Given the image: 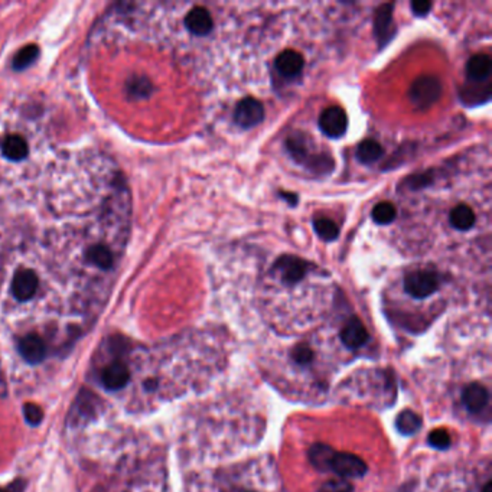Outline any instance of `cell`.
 Wrapping results in <instances>:
<instances>
[{"mask_svg": "<svg viewBox=\"0 0 492 492\" xmlns=\"http://www.w3.org/2000/svg\"><path fill=\"white\" fill-rule=\"evenodd\" d=\"M396 425H397V430L401 435L410 436V435H414V433H417L420 430L421 419L413 410H404V412H401L399 414Z\"/></svg>", "mask_w": 492, "mask_h": 492, "instance_id": "cell-18", "label": "cell"}, {"mask_svg": "<svg viewBox=\"0 0 492 492\" xmlns=\"http://www.w3.org/2000/svg\"><path fill=\"white\" fill-rule=\"evenodd\" d=\"M442 277L435 270H416L404 277V291L414 299H426L437 289Z\"/></svg>", "mask_w": 492, "mask_h": 492, "instance_id": "cell-4", "label": "cell"}, {"mask_svg": "<svg viewBox=\"0 0 492 492\" xmlns=\"http://www.w3.org/2000/svg\"><path fill=\"white\" fill-rule=\"evenodd\" d=\"M0 492H5V491H0Z\"/></svg>", "mask_w": 492, "mask_h": 492, "instance_id": "cell-28", "label": "cell"}, {"mask_svg": "<svg viewBox=\"0 0 492 492\" xmlns=\"http://www.w3.org/2000/svg\"><path fill=\"white\" fill-rule=\"evenodd\" d=\"M318 492H354V486L348 480L335 478L322 484Z\"/></svg>", "mask_w": 492, "mask_h": 492, "instance_id": "cell-23", "label": "cell"}, {"mask_svg": "<svg viewBox=\"0 0 492 492\" xmlns=\"http://www.w3.org/2000/svg\"><path fill=\"white\" fill-rule=\"evenodd\" d=\"M339 338L348 349H358L368 343L370 335L358 318H351L339 332Z\"/></svg>", "mask_w": 492, "mask_h": 492, "instance_id": "cell-10", "label": "cell"}, {"mask_svg": "<svg viewBox=\"0 0 492 492\" xmlns=\"http://www.w3.org/2000/svg\"><path fill=\"white\" fill-rule=\"evenodd\" d=\"M24 416L30 426H37L44 419V412L39 406L33 403H26L24 406Z\"/></svg>", "mask_w": 492, "mask_h": 492, "instance_id": "cell-24", "label": "cell"}, {"mask_svg": "<svg viewBox=\"0 0 492 492\" xmlns=\"http://www.w3.org/2000/svg\"><path fill=\"white\" fill-rule=\"evenodd\" d=\"M264 118V107L257 98L246 97L234 109V122L242 129H251L260 125Z\"/></svg>", "mask_w": 492, "mask_h": 492, "instance_id": "cell-6", "label": "cell"}, {"mask_svg": "<svg viewBox=\"0 0 492 492\" xmlns=\"http://www.w3.org/2000/svg\"><path fill=\"white\" fill-rule=\"evenodd\" d=\"M286 149L296 163L303 165L315 174H329L334 169V159L328 155H312L307 147V142L300 138H289Z\"/></svg>", "mask_w": 492, "mask_h": 492, "instance_id": "cell-2", "label": "cell"}, {"mask_svg": "<svg viewBox=\"0 0 492 492\" xmlns=\"http://www.w3.org/2000/svg\"><path fill=\"white\" fill-rule=\"evenodd\" d=\"M482 492H491V481H488V482L484 485Z\"/></svg>", "mask_w": 492, "mask_h": 492, "instance_id": "cell-27", "label": "cell"}, {"mask_svg": "<svg viewBox=\"0 0 492 492\" xmlns=\"http://www.w3.org/2000/svg\"><path fill=\"white\" fill-rule=\"evenodd\" d=\"M442 94V82L435 75H420L413 81L409 90L410 101L420 110L430 109L437 103Z\"/></svg>", "mask_w": 492, "mask_h": 492, "instance_id": "cell-3", "label": "cell"}, {"mask_svg": "<svg viewBox=\"0 0 492 492\" xmlns=\"http://www.w3.org/2000/svg\"><path fill=\"white\" fill-rule=\"evenodd\" d=\"M18 348H19V352H21L22 357L29 364L41 363L46 355V347L41 339V336H38L37 334H29L25 338H22Z\"/></svg>", "mask_w": 492, "mask_h": 492, "instance_id": "cell-14", "label": "cell"}, {"mask_svg": "<svg viewBox=\"0 0 492 492\" xmlns=\"http://www.w3.org/2000/svg\"><path fill=\"white\" fill-rule=\"evenodd\" d=\"M491 70V58L486 54H477L466 62V78L468 81L482 84L489 78Z\"/></svg>", "mask_w": 492, "mask_h": 492, "instance_id": "cell-15", "label": "cell"}, {"mask_svg": "<svg viewBox=\"0 0 492 492\" xmlns=\"http://www.w3.org/2000/svg\"><path fill=\"white\" fill-rule=\"evenodd\" d=\"M489 399H491L489 390L480 383H471L464 388V392L461 394L462 404L472 414H480L488 410Z\"/></svg>", "mask_w": 492, "mask_h": 492, "instance_id": "cell-8", "label": "cell"}, {"mask_svg": "<svg viewBox=\"0 0 492 492\" xmlns=\"http://www.w3.org/2000/svg\"><path fill=\"white\" fill-rule=\"evenodd\" d=\"M291 357L299 367H309L315 363L316 354L312 347H309L307 344H300L292 351Z\"/></svg>", "mask_w": 492, "mask_h": 492, "instance_id": "cell-21", "label": "cell"}, {"mask_svg": "<svg viewBox=\"0 0 492 492\" xmlns=\"http://www.w3.org/2000/svg\"><path fill=\"white\" fill-rule=\"evenodd\" d=\"M475 221H477L475 212L472 211V208L465 206V203L456 206L449 214V223L457 231L471 230L475 226Z\"/></svg>", "mask_w": 492, "mask_h": 492, "instance_id": "cell-16", "label": "cell"}, {"mask_svg": "<svg viewBox=\"0 0 492 492\" xmlns=\"http://www.w3.org/2000/svg\"><path fill=\"white\" fill-rule=\"evenodd\" d=\"M432 6V2H428V0H414L412 3V10L419 18H423V16L429 15Z\"/></svg>", "mask_w": 492, "mask_h": 492, "instance_id": "cell-25", "label": "cell"}, {"mask_svg": "<svg viewBox=\"0 0 492 492\" xmlns=\"http://www.w3.org/2000/svg\"><path fill=\"white\" fill-rule=\"evenodd\" d=\"M280 197H282L283 199H286L287 202H289V206H291V207H295V206H298V202H299V198H298V195H296V194H289V192H280Z\"/></svg>", "mask_w": 492, "mask_h": 492, "instance_id": "cell-26", "label": "cell"}, {"mask_svg": "<svg viewBox=\"0 0 492 492\" xmlns=\"http://www.w3.org/2000/svg\"><path fill=\"white\" fill-rule=\"evenodd\" d=\"M393 8L394 5L385 3L376 10L374 16V33L376 39L379 41L380 48H383L394 33V22H393Z\"/></svg>", "mask_w": 492, "mask_h": 492, "instance_id": "cell-11", "label": "cell"}, {"mask_svg": "<svg viewBox=\"0 0 492 492\" xmlns=\"http://www.w3.org/2000/svg\"><path fill=\"white\" fill-rule=\"evenodd\" d=\"M371 217H372V219H374L376 224L387 226V224H392L396 219L397 210L392 202L384 201V202L377 203V206L372 208Z\"/></svg>", "mask_w": 492, "mask_h": 492, "instance_id": "cell-19", "label": "cell"}, {"mask_svg": "<svg viewBox=\"0 0 492 492\" xmlns=\"http://www.w3.org/2000/svg\"><path fill=\"white\" fill-rule=\"evenodd\" d=\"M275 65H276V70L283 77L293 78L302 73L304 66V60L299 53H296V51L286 49L282 54L277 55Z\"/></svg>", "mask_w": 492, "mask_h": 492, "instance_id": "cell-12", "label": "cell"}, {"mask_svg": "<svg viewBox=\"0 0 492 492\" xmlns=\"http://www.w3.org/2000/svg\"><path fill=\"white\" fill-rule=\"evenodd\" d=\"M273 271L280 276L282 282L286 284H298L300 283L308 273V263L300 257L284 254L280 256L273 264Z\"/></svg>", "mask_w": 492, "mask_h": 492, "instance_id": "cell-5", "label": "cell"}, {"mask_svg": "<svg viewBox=\"0 0 492 492\" xmlns=\"http://www.w3.org/2000/svg\"><path fill=\"white\" fill-rule=\"evenodd\" d=\"M428 442L432 448L435 449H439V450H445L450 446L452 444V439H450V435L444 430V429H437V430H433L429 437H428Z\"/></svg>", "mask_w": 492, "mask_h": 492, "instance_id": "cell-22", "label": "cell"}, {"mask_svg": "<svg viewBox=\"0 0 492 492\" xmlns=\"http://www.w3.org/2000/svg\"><path fill=\"white\" fill-rule=\"evenodd\" d=\"M319 129L331 139H338L345 134L348 129V116L339 106H331L319 116Z\"/></svg>", "mask_w": 492, "mask_h": 492, "instance_id": "cell-7", "label": "cell"}, {"mask_svg": "<svg viewBox=\"0 0 492 492\" xmlns=\"http://www.w3.org/2000/svg\"><path fill=\"white\" fill-rule=\"evenodd\" d=\"M309 461L318 471L332 472L343 480H358L367 473V465L360 456L336 452L325 444H315L309 449Z\"/></svg>", "mask_w": 492, "mask_h": 492, "instance_id": "cell-1", "label": "cell"}, {"mask_svg": "<svg viewBox=\"0 0 492 492\" xmlns=\"http://www.w3.org/2000/svg\"><path fill=\"white\" fill-rule=\"evenodd\" d=\"M130 379V372L126 364L116 361L107 365L101 372V383L107 390H120L123 388Z\"/></svg>", "mask_w": 492, "mask_h": 492, "instance_id": "cell-13", "label": "cell"}, {"mask_svg": "<svg viewBox=\"0 0 492 492\" xmlns=\"http://www.w3.org/2000/svg\"><path fill=\"white\" fill-rule=\"evenodd\" d=\"M383 155H384L383 146L377 140H372V139H367L361 142L357 147V154H355L357 159L364 165H372L379 162L383 158Z\"/></svg>", "mask_w": 492, "mask_h": 492, "instance_id": "cell-17", "label": "cell"}, {"mask_svg": "<svg viewBox=\"0 0 492 492\" xmlns=\"http://www.w3.org/2000/svg\"><path fill=\"white\" fill-rule=\"evenodd\" d=\"M313 228L320 239L325 240V242H334L338 239V235H339L338 224L329 218H324V217L316 218L313 221Z\"/></svg>", "mask_w": 492, "mask_h": 492, "instance_id": "cell-20", "label": "cell"}, {"mask_svg": "<svg viewBox=\"0 0 492 492\" xmlns=\"http://www.w3.org/2000/svg\"><path fill=\"white\" fill-rule=\"evenodd\" d=\"M248 492H250V491H248Z\"/></svg>", "mask_w": 492, "mask_h": 492, "instance_id": "cell-29", "label": "cell"}, {"mask_svg": "<svg viewBox=\"0 0 492 492\" xmlns=\"http://www.w3.org/2000/svg\"><path fill=\"white\" fill-rule=\"evenodd\" d=\"M185 28L195 37H207L214 29V21L208 9L206 8H192L186 13L183 19Z\"/></svg>", "mask_w": 492, "mask_h": 492, "instance_id": "cell-9", "label": "cell"}]
</instances>
